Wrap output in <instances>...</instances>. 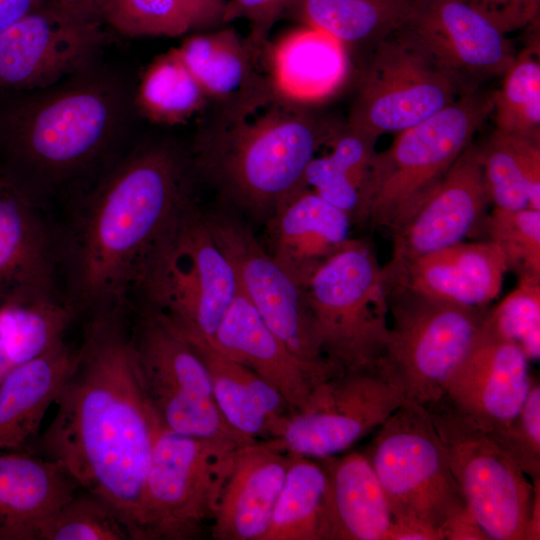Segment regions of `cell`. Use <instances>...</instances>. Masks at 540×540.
<instances>
[{"mask_svg": "<svg viewBox=\"0 0 540 540\" xmlns=\"http://www.w3.org/2000/svg\"><path fill=\"white\" fill-rule=\"evenodd\" d=\"M290 454L266 440L242 445L224 483L209 530L214 540H263Z\"/></svg>", "mask_w": 540, "mask_h": 540, "instance_id": "21", "label": "cell"}, {"mask_svg": "<svg viewBox=\"0 0 540 540\" xmlns=\"http://www.w3.org/2000/svg\"><path fill=\"white\" fill-rule=\"evenodd\" d=\"M540 49L538 37L516 54L494 92L496 130L540 139Z\"/></svg>", "mask_w": 540, "mask_h": 540, "instance_id": "37", "label": "cell"}, {"mask_svg": "<svg viewBox=\"0 0 540 540\" xmlns=\"http://www.w3.org/2000/svg\"><path fill=\"white\" fill-rule=\"evenodd\" d=\"M489 202L478 147L471 143L389 229L392 253L383 272L396 273L424 255L464 241L484 223Z\"/></svg>", "mask_w": 540, "mask_h": 540, "instance_id": "17", "label": "cell"}, {"mask_svg": "<svg viewBox=\"0 0 540 540\" xmlns=\"http://www.w3.org/2000/svg\"><path fill=\"white\" fill-rule=\"evenodd\" d=\"M535 483V497L534 503L527 524L525 540H539L540 539V480Z\"/></svg>", "mask_w": 540, "mask_h": 540, "instance_id": "48", "label": "cell"}, {"mask_svg": "<svg viewBox=\"0 0 540 540\" xmlns=\"http://www.w3.org/2000/svg\"><path fill=\"white\" fill-rule=\"evenodd\" d=\"M403 30L464 94L503 76L516 56L507 33L465 0H423Z\"/></svg>", "mask_w": 540, "mask_h": 540, "instance_id": "18", "label": "cell"}, {"mask_svg": "<svg viewBox=\"0 0 540 540\" xmlns=\"http://www.w3.org/2000/svg\"><path fill=\"white\" fill-rule=\"evenodd\" d=\"M327 473L321 459L290 454L263 540H320Z\"/></svg>", "mask_w": 540, "mask_h": 540, "instance_id": "35", "label": "cell"}, {"mask_svg": "<svg viewBox=\"0 0 540 540\" xmlns=\"http://www.w3.org/2000/svg\"><path fill=\"white\" fill-rule=\"evenodd\" d=\"M79 489L54 461L34 452L0 453V540H38L42 525Z\"/></svg>", "mask_w": 540, "mask_h": 540, "instance_id": "27", "label": "cell"}, {"mask_svg": "<svg viewBox=\"0 0 540 540\" xmlns=\"http://www.w3.org/2000/svg\"><path fill=\"white\" fill-rule=\"evenodd\" d=\"M11 369L12 368L10 367V365H9V363L7 361L6 355H5L2 336H1V332H0V381L4 378V376Z\"/></svg>", "mask_w": 540, "mask_h": 540, "instance_id": "49", "label": "cell"}, {"mask_svg": "<svg viewBox=\"0 0 540 540\" xmlns=\"http://www.w3.org/2000/svg\"><path fill=\"white\" fill-rule=\"evenodd\" d=\"M486 321L501 337L516 344L528 360L540 358V277H519L517 287L494 308Z\"/></svg>", "mask_w": 540, "mask_h": 540, "instance_id": "40", "label": "cell"}, {"mask_svg": "<svg viewBox=\"0 0 540 540\" xmlns=\"http://www.w3.org/2000/svg\"><path fill=\"white\" fill-rule=\"evenodd\" d=\"M374 432L365 454L392 521L425 525L441 536L443 525L466 504L427 409L406 401Z\"/></svg>", "mask_w": 540, "mask_h": 540, "instance_id": "10", "label": "cell"}, {"mask_svg": "<svg viewBox=\"0 0 540 540\" xmlns=\"http://www.w3.org/2000/svg\"><path fill=\"white\" fill-rule=\"evenodd\" d=\"M420 2L411 0H295L283 19L320 30L349 53L370 49L403 29Z\"/></svg>", "mask_w": 540, "mask_h": 540, "instance_id": "31", "label": "cell"}, {"mask_svg": "<svg viewBox=\"0 0 540 540\" xmlns=\"http://www.w3.org/2000/svg\"><path fill=\"white\" fill-rule=\"evenodd\" d=\"M135 102L147 118L165 125L184 123L210 104L176 48L150 64L135 93Z\"/></svg>", "mask_w": 540, "mask_h": 540, "instance_id": "36", "label": "cell"}, {"mask_svg": "<svg viewBox=\"0 0 540 540\" xmlns=\"http://www.w3.org/2000/svg\"><path fill=\"white\" fill-rule=\"evenodd\" d=\"M245 444L158 432L146 474L139 540L199 538L214 518L238 449Z\"/></svg>", "mask_w": 540, "mask_h": 540, "instance_id": "9", "label": "cell"}, {"mask_svg": "<svg viewBox=\"0 0 540 540\" xmlns=\"http://www.w3.org/2000/svg\"><path fill=\"white\" fill-rule=\"evenodd\" d=\"M181 336L204 362L215 402L226 422L236 432L254 441L276 438L291 414L282 395L254 371L206 339Z\"/></svg>", "mask_w": 540, "mask_h": 540, "instance_id": "29", "label": "cell"}, {"mask_svg": "<svg viewBox=\"0 0 540 540\" xmlns=\"http://www.w3.org/2000/svg\"><path fill=\"white\" fill-rule=\"evenodd\" d=\"M387 288L389 338L380 364L407 401L426 405L445 396L446 383L476 341L489 308L447 302L404 286Z\"/></svg>", "mask_w": 540, "mask_h": 540, "instance_id": "8", "label": "cell"}, {"mask_svg": "<svg viewBox=\"0 0 540 540\" xmlns=\"http://www.w3.org/2000/svg\"><path fill=\"white\" fill-rule=\"evenodd\" d=\"M462 95L456 81L401 29L371 51L346 125L378 139L425 120Z\"/></svg>", "mask_w": 540, "mask_h": 540, "instance_id": "13", "label": "cell"}, {"mask_svg": "<svg viewBox=\"0 0 540 540\" xmlns=\"http://www.w3.org/2000/svg\"><path fill=\"white\" fill-rule=\"evenodd\" d=\"M327 473L320 540H385L390 507L365 453L321 459Z\"/></svg>", "mask_w": 540, "mask_h": 540, "instance_id": "28", "label": "cell"}, {"mask_svg": "<svg viewBox=\"0 0 540 540\" xmlns=\"http://www.w3.org/2000/svg\"><path fill=\"white\" fill-rule=\"evenodd\" d=\"M209 342L272 385L288 404L291 414L301 410L315 387L329 379L290 351L240 288Z\"/></svg>", "mask_w": 540, "mask_h": 540, "instance_id": "22", "label": "cell"}, {"mask_svg": "<svg viewBox=\"0 0 540 540\" xmlns=\"http://www.w3.org/2000/svg\"><path fill=\"white\" fill-rule=\"evenodd\" d=\"M262 49L228 25L190 34L176 48L215 109L240 107L273 93Z\"/></svg>", "mask_w": 540, "mask_h": 540, "instance_id": "25", "label": "cell"}, {"mask_svg": "<svg viewBox=\"0 0 540 540\" xmlns=\"http://www.w3.org/2000/svg\"><path fill=\"white\" fill-rule=\"evenodd\" d=\"M423 406L465 504L490 540H525L535 483L490 433L446 396Z\"/></svg>", "mask_w": 540, "mask_h": 540, "instance_id": "11", "label": "cell"}, {"mask_svg": "<svg viewBox=\"0 0 540 540\" xmlns=\"http://www.w3.org/2000/svg\"><path fill=\"white\" fill-rule=\"evenodd\" d=\"M104 23L49 0L0 31V93L52 86L99 62Z\"/></svg>", "mask_w": 540, "mask_h": 540, "instance_id": "16", "label": "cell"}, {"mask_svg": "<svg viewBox=\"0 0 540 540\" xmlns=\"http://www.w3.org/2000/svg\"><path fill=\"white\" fill-rule=\"evenodd\" d=\"M44 202L0 166V303L66 302Z\"/></svg>", "mask_w": 540, "mask_h": 540, "instance_id": "19", "label": "cell"}, {"mask_svg": "<svg viewBox=\"0 0 540 540\" xmlns=\"http://www.w3.org/2000/svg\"><path fill=\"white\" fill-rule=\"evenodd\" d=\"M406 401L381 364L343 371L317 385L278 436L266 441L291 455L332 457L374 432Z\"/></svg>", "mask_w": 540, "mask_h": 540, "instance_id": "14", "label": "cell"}, {"mask_svg": "<svg viewBox=\"0 0 540 540\" xmlns=\"http://www.w3.org/2000/svg\"><path fill=\"white\" fill-rule=\"evenodd\" d=\"M49 0H0V31Z\"/></svg>", "mask_w": 540, "mask_h": 540, "instance_id": "46", "label": "cell"}, {"mask_svg": "<svg viewBox=\"0 0 540 540\" xmlns=\"http://www.w3.org/2000/svg\"><path fill=\"white\" fill-rule=\"evenodd\" d=\"M494 438L533 483L540 480V385L534 377L519 413Z\"/></svg>", "mask_w": 540, "mask_h": 540, "instance_id": "41", "label": "cell"}, {"mask_svg": "<svg viewBox=\"0 0 540 540\" xmlns=\"http://www.w3.org/2000/svg\"><path fill=\"white\" fill-rule=\"evenodd\" d=\"M338 127L311 107L271 93L240 107L215 109L187 150L197 182L211 187L223 206L266 222L306 187L307 166Z\"/></svg>", "mask_w": 540, "mask_h": 540, "instance_id": "4", "label": "cell"}, {"mask_svg": "<svg viewBox=\"0 0 540 540\" xmlns=\"http://www.w3.org/2000/svg\"><path fill=\"white\" fill-rule=\"evenodd\" d=\"M411 1H416V2H420V1H423V0H411Z\"/></svg>", "mask_w": 540, "mask_h": 540, "instance_id": "50", "label": "cell"}, {"mask_svg": "<svg viewBox=\"0 0 540 540\" xmlns=\"http://www.w3.org/2000/svg\"><path fill=\"white\" fill-rule=\"evenodd\" d=\"M441 536L442 540H490L467 506L447 520Z\"/></svg>", "mask_w": 540, "mask_h": 540, "instance_id": "43", "label": "cell"}, {"mask_svg": "<svg viewBox=\"0 0 540 540\" xmlns=\"http://www.w3.org/2000/svg\"><path fill=\"white\" fill-rule=\"evenodd\" d=\"M228 0H110L106 25L128 36L178 37L225 26Z\"/></svg>", "mask_w": 540, "mask_h": 540, "instance_id": "34", "label": "cell"}, {"mask_svg": "<svg viewBox=\"0 0 540 540\" xmlns=\"http://www.w3.org/2000/svg\"><path fill=\"white\" fill-rule=\"evenodd\" d=\"M506 271L499 248L487 240L462 241L424 255L396 273L383 274L390 286L463 306L488 307L500 293Z\"/></svg>", "mask_w": 540, "mask_h": 540, "instance_id": "24", "label": "cell"}, {"mask_svg": "<svg viewBox=\"0 0 540 540\" xmlns=\"http://www.w3.org/2000/svg\"><path fill=\"white\" fill-rule=\"evenodd\" d=\"M76 352L62 339L14 366L0 381V449L20 451L36 439Z\"/></svg>", "mask_w": 540, "mask_h": 540, "instance_id": "30", "label": "cell"}, {"mask_svg": "<svg viewBox=\"0 0 540 540\" xmlns=\"http://www.w3.org/2000/svg\"><path fill=\"white\" fill-rule=\"evenodd\" d=\"M314 341L339 371L379 365L389 338L388 288L377 254L350 238L303 285Z\"/></svg>", "mask_w": 540, "mask_h": 540, "instance_id": "6", "label": "cell"}, {"mask_svg": "<svg viewBox=\"0 0 540 540\" xmlns=\"http://www.w3.org/2000/svg\"><path fill=\"white\" fill-rule=\"evenodd\" d=\"M493 105L494 92L479 89L396 133L373 157L358 222L390 229L471 144Z\"/></svg>", "mask_w": 540, "mask_h": 540, "instance_id": "7", "label": "cell"}, {"mask_svg": "<svg viewBox=\"0 0 540 540\" xmlns=\"http://www.w3.org/2000/svg\"><path fill=\"white\" fill-rule=\"evenodd\" d=\"M478 155L494 207L540 211V139L495 130Z\"/></svg>", "mask_w": 540, "mask_h": 540, "instance_id": "32", "label": "cell"}, {"mask_svg": "<svg viewBox=\"0 0 540 540\" xmlns=\"http://www.w3.org/2000/svg\"><path fill=\"white\" fill-rule=\"evenodd\" d=\"M38 540H132L114 507L79 489L41 527Z\"/></svg>", "mask_w": 540, "mask_h": 540, "instance_id": "38", "label": "cell"}, {"mask_svg": "<svg viewBox=\"0 0 540 540\" xmlns=\"http://www.w3.org/2000/svg\"><path fill=\"white\" fill-rule=\"evenodd\" d=\"M0 102V166L42 200L72 193L127 148L136 111L124 76L100 64Z\"/></svg>", "mask_w": 540, "mask_h": 540, "instance_id": "3", "label": "cell"}, {"mask_svg": "<svg viewBox=\"0 0 540 540\" xmlns=\"http://www.w3.org/2000/svg\"><path fill=\"white\" fill-rule=\"evenodd\" d=\"M529 363L523 351L498 335L485 318L473 346L448 379L445 396L492 436H500L528 394L533 378Z\"/></svg>", "mask_w": 540, "mask_h": 540, "instance_id": "20", "label": "cell"}, {"mask_svg": "<svg viewBox=\"0 0 540 540\" xmlns=\"http://www.w3.org/2000/svg\"><path fill=\"white\" fill-rule=\"evenodd\" d=\"M197 183L187 149L147 139L71 193L57 255L62 293L76 316L131 304L160 240L196 201Z\"/></svg>", "mask_w": 540, "mask_h": 540, "instance_id": "2", "label": "cell"}, {"mask_svg": "<svg viewBox=\"0 0 540 540\" xmlns=\"http://www.w3.org/2000/svg\"><path fill=\"white\" fill-rule=\"evenodd\" d=\"M266 222L268 252L303 288L314 269L350 239L352 221L346 212L304 187Z\"/></svg>", "mask_w": 540, "mask_h": 540, "instance_id": "26", "label": "cell"}, {"mask_svg": "<svg viewBox=\"0 0 540 540\" xmlns=\"http://www.w3.org/2000/svg\"><path fill=\"white\" fill-rule=\"evenodd\" d=\"M238 290L233 267L194 201L152 253L131 304L181 335L211 341Z\"/></svg>", "mask_w": 540, "mask_h": 540, "instance_id": "5", "label": "cell"}, {"mask_svg": "<svg viewBox=\"0 0 540 540\" xmlns=\"http://www.w3.org/2000/svg\"><path fill=\"white\" fill-rule=\"evenodd\" d=\"M203 214L233 267L240 290L270 330L321 375L330 378L341 373L314 341L303 288L262 246L244 217L225 206L203 210Z\"/></svg>", "mask_w": 540, "mask_h": 540, "instance_id": "15", "label": "cell"}, {"mask_svg": "<svg viewBox=\"0 0 540 540\" xmlns=\"http://www.w3.org/2000/svg\"><path fill=\"white\" fill-rule=\"evenodd\" d=\"M378 139L339 126L327 147L315 156L305 171V185L358 222L363 193Z\"/></svg>", "mask_w": 540, "mask_h": 540, "instance_id": "33", "label": "cell"}, {"mask_svg": "<svg viewBox=\"0 0 540 540\" xmlns=\"http://www.w3.org/2000/svg\"><path fill=\"white\" fill-rule=\"evenodd\" d=\"M484 224L507 270L518 278L540 277V211L528 207L517 210L494 207Z\"/></svg>", "mask_w": 540, "mask_h": 540, "instance_id": "39", "label": "cell"}, {"mask_svg": "<svg viewBox=\"0 0 540 540\" xmlns=\"http://www.w3.org/2000/svg\"><path fill=\"white\" fill-rule=\"evenodd\" d=\"M132 343L143 386L163 427L199 438L256 442L223 418L206 366L193 347L156 315L136 306Z\"/></svg>", "mask_w": 540, "mask_h": 540, "instance_id": "12", "label": "cell"}, {"mask_svg": "<svg viewBox=\"0 0 540 540\" xmlns=\"http://www.w3.org/2000/svg\"><path fill=\"white\" fill-rule=\"evenodd\" d=\"M66 12L84 20L105 23L110 0H52Z\"/></svg>", "mask_w": 540, "mask_h": 540, "instance_id": "44", "label": "cell"}, {"mask_svg": "<svg viewBox=\"0 0 540 540\" xmlns=\"http://www.w3.org/2000/svg\"><path fill=\"white\" fill-rule=\"evenodd\" d=\"M472 4L492 21H494L501 29L506 21L509 12L510 0H465Z\"/></svg>", "mask_w": 540, "mask_h": 540, "instance_id": "47", "label": "cell"}, {"mask_svg": "<svg viewBox=\"0 0 540 540\" xmlns=\"http://www.w3.org/2000/svg\"><path fill=\"white\" fill-rule=\"evenodd\" d=\"M385 540H442L440 534L425 525L411 522H393Z\"/></svg>", "mask_w": 540, "mask_h": 540, "instance_id": "45", "label": "cell"}, {"mask_svg": "<svg viewBox=\"0 0 540 540\" xmlns=\"http://www.w3.org/2000/svg\"><path fill=\"white\" fill-rule=\"evenodd\" d=\"M295 0H228L224 21L228 25L235 20H246L253 44L264 46L270 39L275 24L284 18Z\"/></svg>", "mask_w": 540, "mask_h": 540, "instance_id": "42", "label": "cell"}, {"mask_svg": "<svg viewBox=\"0 0 540 540\" xmlns=\"http://www.w3.org/2000/svg\"><path fill=\"white\" fill-rule=\"evenodd\" d=\"M56 412L32 451L63 467L80 489L109 502L139 540L144 482L163 427L142 383L132 307L86 319Z\"/></svg>", "mask_w": 540, "mask_h": 540, "instance_id": "1", "label": "cell"}, {"mask_svg": "<svg viewBox=\"0 0 540 540\" xmlns=\"http://www.w3.org/2000/svg\"><path fill=\"white\" fill-rule=\"evenodd\" d=\"M262 62L272 92L306 107L334 95L350 69V55L337 40L300 24L269 39Z\"/></svg>", "mask_w": 540, "mask_h": 540, "instance_id": "23", "label": "cell"}]
</instances>
